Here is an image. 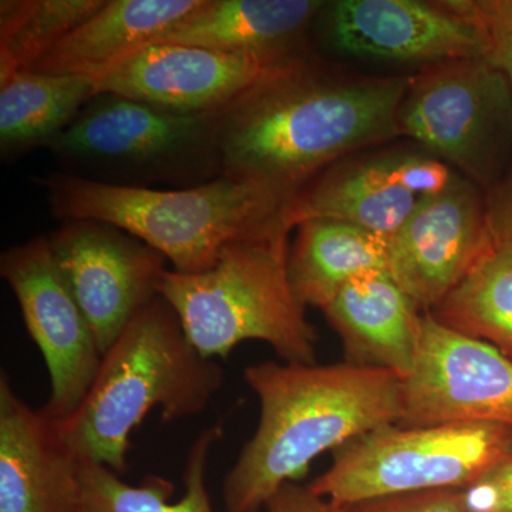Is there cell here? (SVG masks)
<instances>
[{
  "label": "cell",
  "instance_id": "obj_1",
  "mask_svg": "<svg viewBox=\"0 0 512 512\" xmlns=\"http://www.w3.org/2000/svg\"><path fill=\"white\" fill-rule=\"evenodd\" d=\"M412 77L356 76L303 52L221 110V173L295 197L348 154L399 137Z\"/></svg>",
  "mask_w": 512,
  "mask_h": 512
},
{
  "label": "cell",
  "instance_id": "obj_2",
  "mask_svg": "<svg viewBox=\"0 0 512 512\" xmlns=\"http://www.w3.org/2000/svg\"><path fill=\"white\" fill-rule=\"evenodd\" d=\"M244 379L261 416L222 484L225 512L261 511L320 454L403 416V380L375 367L262 362L248 366Z\"/></svg>",
  "mask_w": 512,
  "mask_h": 512
},
{
  "label": "cell",
  "instance_id": "obj_3",
  "mask_svg": "<svg viewBox=\"0 0 512 512\" xmlns=\"http://www.w3.org/2000/svg\"><path fill=\"white\" fill-rule=\"evenodd\" d=\"M222 383L221 366L195 350L171 306L157 296L104 353L83 403L57 427L80 461L121 476L131 434L151 410H160L164 423L197 416Z\"/></svg>",
  "mask_w": 512,
  "mask_h": 512
},
{
  "label": "cell",
  "instance_id": "obj_4",
  "mask_svg": "<svg viewBox=\"0 0 512 512\" xmlns=\"http://www.w3.org/2000/svg\"><path fill=\"white\" fill-rule=\"evenodd\" d=\"M43 184L53 214L63 222L113 225L156 249L180 274L207 271L234 242L292 231L288 211L293 197L225 175L177 190L67 174L52 175Z\"/></svg>",
  "mask_w": 512,
  "mask_h": 512
},
{
  "label": "cell",
  "instance_id": "obj_5",
  "mask_svg": "<svg viewBox=\"0 0 512 512\" xmlns=\"http://www.w3.org/2000/svg\"><path fill=\"white\" fill-rule=\"evenodd\" d=\"M288 231L229 244L200 274L165 269L158 296L202 356L227 359L239 343L261 340L285 363L315 365L318 333L293 292Z\"/></svg>",
  "mask_w": 512,
  "mask_h": 512
},
{
  "label": "cell",
  "instance_id": "obj_6",
  "mask_svg": "<svg viewBox=\"0 0 512 512\" xmlns=\"http://www.w3.org/2000/svg\"><path fill=\"white\" fill-rule=\"evenodd\" d=\"M512 451V430L490 424L380 427L335 450L313 493L348 505L386 495L466 490Z\"/></svg>",
  "mask_w": 512,
  "mask_h": 512
},
{
  "label": "cell",
  "instance_id": "obj_7",
  "mask_svg": "<svg viewBox=\"0 0 512 512\" xmlns=\"http://www.w3.org/2000/svg\"><path fill=\"white\" fill-rule=\"evenodd\" d=\"M397 127L488 191L512 157L510 84L485 59L431 64L412 77Z\"/></svg>",
  "mask_w": 512,
  "mask_h": 512
},
{
  "label": "cell",
  "instance_id": "obj_8",
  "mask_svg": "<svg viewBox=\"0 0 512 512\" xmlns=\"http://www.w3.org/2000/svg\"><path fill=\"white\" fill-rule=\"evenodd\" d=\"M400 426L490 424L512 430V359L423 313Z\"/></svg>",
  "mask_w": 512,
  "mask_h": 512
},
{
  "label": "cell",
  "instance_id": "obj_9",
  "mask_svg": "<svg viewBox=\"0 0 512 512\" xmlns=\"http://www.w3.org/2000/svg\"><path fill=\"white\" fill-rule=\"evenodd\" d=\"M0 274L15 293L30 338L42 352L50 396L42 410L49 419L72 417L99 372L96 336L60 275L49 238L8 249Z\"/></svg>",
  "mask_w": 512,
  "mask_h": 512
},
{
  "label": "cell",
  "instance_id": "obj_10",
  "mask_svg": "<svg viewBox=\"0 0 512 512\" xmlns=\"http://www.w3.org/2000/svg\"><path fill=\"white\" fill-rule=\"evenodd\" d=\"M49 244L104 355L157 298L167 259L127 232L93 220L64 221Z\"/></svg>",
  "mask_w": 512,
  "mask_h": 512
},
{
  "label": "cell",
  "instance_id": "obj_11",
  "mask_svg": "<svg viewBox=\"0 0 512 512\" xmlns=\"http://www.w3.org/2000/svg\"><path fill=\"white\" fill-rule=\"evenodd\" d=\"M491 245L481 188L458 174L447 190L419 198L389 239V275L421 312H430Z\"/></svg>",
  "mask_w": 512,
  "mask_h": 512
},
{
  "label": "cell",
  "instance_id": "obj_12",
  "mask_svg": "<svg viewBox=\"0 0 512 512\" xmlns=\"http://www.w3.org/2000/svg\"><path fill=\"white\" fill-rule=\"evenodd\" d=\"M288 59L157 43L99 77L97 96L113 94L173 113H220Z\"/></svg>",
  "mask_w": 512,
  "mask_h": 512
},
{
  "label": "cell",
  "instance_id": "obj_13",
  "mask_svg": "<svg viewBox=\"0 0 512 512\" xmlns=\"http://www.w3.org/2000/svg\"><path fill=\"white\" fill-rule=\"evenodd\" d=\"M218 113L181 114L141 101L99 94L56 140L53 153L70 161L161 164L215 153Z\"/></svg>",
  "mask_w": 512,
  "mask_h": 512
},
{
  "label": "cell",
  "instance_id": "obj_14",
  "mask_svg": "<svg viewBox=\"0 0 512 512\" xmlns=\"http://www.w3.org/2000/svg\"><path fill=\"white\" fill-rule=\"evenodd\" d=\"M328 18L330 40L346 55L427 66L485 59L483 35L446 0H339Z\"/></svg>",
  "mask_w": 512,
  "mask_h": 512
},
{
  "label": "cell",
  "instance_id": "obj_15",
  "mask_svg": "<svg viewBox=\"0 0 512 512\" xmlns=\"http://www.w3.org/2000/svg\"><path fill=\"white\" fill-rule=\"evenodd\" d=\"M79 460L55 420L35 410L0 376V512H74Z\"/></svg>",
  "mask_w": 512,
  "mask_h": 512
},
{
  "label": "cell",
  "instance_id": "obj_16",
  "mask_svg": "<svg viewBox=\"0 0 512 512\" xmlns=\"http://www.w3.org/2000/svg\"><path fill=\"white\" fill-rule=\"evenodd\" d=\"M323 313L342 340L346 362L387 370L402 380L412 373L424 312L389 274L355 279Z\"/></svg>",
  "mask_w": 512,
  "mask_h": 512
},
{
  "label": "cell",
  "instance_id": "obj_17",
  "mask_svg": "<svg viewBox=\"0 0 512 512\" xmlns=\"http://www.w3.org/2000/svg\"><path fill=\"white\" fill-rule=\"evenodd\" d=\"M325 6L318 0H201L157 43L286 59L305 52L303 35Z\"/></svg>",
  "mask_w": 512,
  "mask_h": 512
},
{
  "label": "cell",
  "instance_id": "obj_18",
  "mask_svg": "<svg viewBox=\"0 0 512 512\" xmlns=\"http://www.w3.org/2000/svg\"><path fill=\"white\" fill-rule=\"evenodd\" d=\"M201 0H106L70 32L32 72L97 80L158 40Z\"/></svg>",
  "mask_w": 512,
  "mask_h": 512
},
{
  "label": "cell",
  "instance_id": "obj_19",
  "mask_svg": "<svg viewBox=\"0 0 512 512\" xmlns=\"http://www.w3.org/2000/svg\"><path fill=\"white\" fill-rule=\"evenodd\" d=\"M295 229L288 272L306 308L323 311L355 279L389 274V238L328 218L302 221Z\"/></svg>",
  "mask_w": 512,
  "mask_h": 512
},
{
  "label": "cell",
  "instance_id": "obj_20",
  "mask_svg": "<svg viewBox=\"0 0 512 512\" xmlns=\"http://www.w3.org/2000/svg\"><path fill=\"white\" fill-rule=\"evenodd\" d=\"M419 198L390 183L376 157L333 164L293 197L289 228L302 221L328 218L348 222L384 238L412 214Z\"/></svg>",
  "mask_w": 512,
  "mask_h": 512
},
{
  "label": "cell",
  "instance_id": "obj_21",
  "mask_svg": "<svg viewBox=\"0 0 512 512\" xmlns=\"http://www.w3.org/2000/svg\"><path fill=\"white\" fill-rule=\"evenodd\" d=\"M222 436L224 423L218 421L194 441L185 463L184 494L177 501H171L174 485L165 478L150 476L131 485L109 467L82 461L74 512H214L205 473L212 447Z\"/></svg>",
  "mask_w": 512,
  "mask_h": 512
},
{
  "label": "cell",
  "instance_id": "obj_22",
  "mask_svg": "<svg viewBox=\"0 0 512 512\" xmlns=\"http://www.w3.org/2000/svg\"><path fill=\"white\" fill-rule=\"evenodd\" d=\"M97 96L96 80L23 70L0 82L2 150L49 146Z\"/></svg>",
  "mask_w": 512,
  "mask_h": 512
},
{
  "label": "cell",
  "instance_id": "obj_23",
  "mask_svg": "<svg viewBox=\"0 0 512 512\" xmlns=\"http://www.w3.org/2000/svg\"><path fill=\"white\" fill-rule=\"evenodd\" d=\"M448 328L484 340L512 359V244H493L430 311Z\"/></svg>",
  "mask_w": 512,
  "mask_h": 512
},
{
  "label": "cell",
  "instance_id": "obj_24",
  "mask_svg": "<svg viewBox=\"0 0 512 512\" xmlns=\"http://www.w3.org/2000/svg\"><path fill=\"white\" fill-rule=\"evenodd\" d=\"M106 0H2L0 82L35 67Z\"/></svg>",
  "mask_w": 512,
  "mask_h": 512
},
{
  "label": "cell",
  "instance_id": "obj_25",
  "mask_svg": "<svg viewBox=\"0 0 512 512\" xmlns=\"http://www.w3.org/2000/svg\"><path fill=\"white\" fill-rule=\"evenodd\" d=\"M485 40V60L504 74L512 90V0H446Z\"/></svg>",
  "mask_w": 512,
  "mask_h": 512
},
{
  "label": "cell",
  "instance_id": "obj_26",
  "mask_svg": "<svg viewBox=\"0 0 512 512\" xmlns=\"http://www.w3.org/2000/svg\"><path fill=\"white\" fill-rule=\"evenodd\" d=\"M390 183L417 198L440 194L457 178L456 171L431 154L393 153L377 156Z\"/></svg>",
  "mask_w": 512,
  "mask_h": 512
},
{
  "label": "cell",
  "instance_id": "obj_27",
  "mask_svg": "<svg viewBox=\"0 0 512 512\" xmlns=\"http://www.w3.org/2000/svg\"><path fill=\"white\" fill-rule=\"evenodd\" d=\"M342 512H468L461 490H433L370 498L340 507Z\"/></svg>",
  "mask_w": 512,
  "mask_h": 512
},
{
  "label": "cell",
  "instance_id": "obj_28",
  "mask_svg": "<svg viewBox=\"0 0 512 512\" xmlns=\"http://www.w3.org/2000/svg\"><path fill=\"white\" fill-rule=\"evenodd\" d=\"M461 491L468 512H512V453Z\"/></svg>",
  "mask_w": 512,
  "mask_h": 512
},
{
  "label": "cell",
  "instance_id": "obj_29",
  "mask_svg": "<svg viewBox=\"0 0 512 512\" xmlns=\"http://www.w3.org/2000/svg\"><path fill=\"white\" fill-rule=\"evenodd\" d=\"M485 215L493 244H512V157L485 195Z\"/></svg>",
  "mask_w": 512,
  "mask_h": 512
},
{
  "label": "cell",
  "instance_id": "obj_30",
  "mask_svg": "<svg viewBox=\"0 0 512 512\" xmlns=\"http://www.w3.org/2000/svg\"><path fill=\"white\" fill-rule=\"evenodd\" d=\"M266 512H342L339 505L313 493L309 485L288 483L265 505Z\"/></svg>",
  "mask_w": 512,
  "mask_h": 512
},
{
  "label": "cell",
  "instance_id": "obj_31",
  "mask_svg": "<svg viewBox=\"0 0 512 512\" xmlns=\"http://www.w3.org/2000/svg\"><path fill=\"white\" fill-rule=\"evenodd\" d=\"M511 453H512V451H511Z\"/></svg>",
  "mask_w": 512,
  "mask_h": 512
}]
</instances>
